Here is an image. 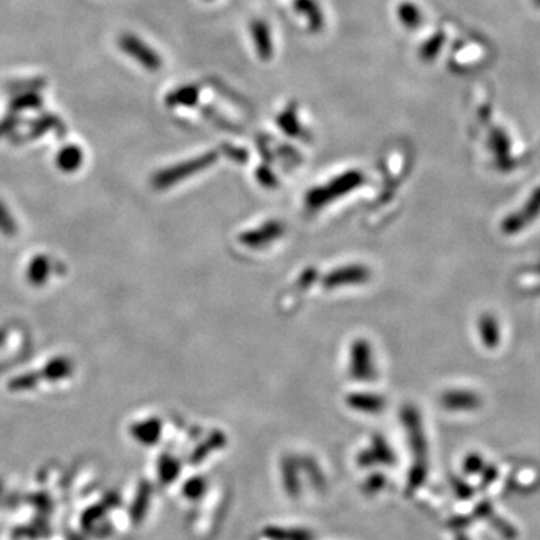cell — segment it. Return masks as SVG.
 Returning <instances> with one entry per match:
<instances>
[{
	"label": "cell",
	"mask_w": 540,
	"mask_h": 540,
	"mask_svg": "<svg viewBox=\"0 0 540 540\" xmlns=\"http://www.w3.org/2000/svg\"><path fill=\"white\" fill-rule=\"evenodd\" d=\"M134 437L144 443V445H152L155 443L159 437V426L156 423H143L134 428Z\"/></svg>",
	"instance_id": "cell-18"
},
{
	"label": "cell",
	"mask_w": 540,
	"mask_h": 540,
	"mask_svg": "<svg viewBox=\"0 0 540 540\" xmlns=\"http://www.w3.org/2000/svg\"><path fill=\"white\" fill-rule=\"evenodd\" d=\"M74 540H78V539H74Z\"/></svg>",
	"instance_id": "cell-28"
},
{
	"label": "cell",
	"mask_w": 540,
	"mask_h": 540,
	"mask_svg": "<svg viewBox=\"0 0 540 540\" xmlns=\"http://www.w3.org/2000/svg\"><path fill=\"white\" fill-rule=\"evenodd\" d=\"M43 98L38 92H23L15 93L11 99V110L12 111H23V110H36L41 108Z\"/></svg>",
	"instance_id": "cell-13"
},
{
	"label": "cell",
	"mask_w": 540,
	"mask_h": 540,
	"mask_svg": "<svg viewBox=\"0 0 540 540\" xmlns=\"http://www.w3.org/2000/svg\"><path fill=\"white\" fill-rule=\"evenodd\" d=\"M443 404L447 407V410L470 411L478 410L482 406V398L471 390H454L445 395Z\"/></svg>",
	"instance_id": "cell-4"
},
{
	"label": "cell",
	"mask_w": 540,
	"mask_h": 540,
	"mask_svg": "<svg viewBox=\"0 0 540 540\" xmlns=\"http://www.w3.org/2000/svg\"><path fill=\"white\" fill-rule=\"evenodd\" d=\"M117 504H119V497L116 494H110L104 500H101L99 503L89 507V509L83 513V518H82L83 527H86V530H91L95 522L98 524L104 518V515L115 509V507H117Z\"/></svg>",
	"instance_id": "cell-8"
},
{
	"label": "cell",
	"mask_w": 540,
	"mask_h": 540,
	"mask_svg": "<svg viewBox=\"0 0 540 540\" xmlns=\"http://www.w3.org/2000/svg\"><path fill=\"white\" fill-rule=\"evenodd\" d=\"M281 474H282V486L285 489V494L290 498H299L302 482H301V469L299 464L293 461L292 458H285L281 464Z\"/></svg>",
	"instance_id": "cell-3"
},
{
	"label": "cell",
	"mask_w": 540,
	"mask_h": 540,
	"mask_svg": "<svg viewBox=\"0 0 540 540\" xmlns=\"http://www.w3.org/2000/svg\"><path fill=\"white\" fill-rule=\"evenodd\" d=\"M540 215V187L533 191V194L526 201L518 212H513L502 222V231L504 235H517L533 222Z\"/></svg>",
	"instance_id": "cell-2"
},
{
	"label": "cell",
	"mask_w": 540,
	"mask_h": 540,
	"mask_svg": "<svg viewBox=\"0 0 540 540\" xmlns=\"http://www.w3.org/2000/svg\"><path fill=\"white\" fill-rule=\"evenodd\" d=\"M479 333L480 340L488 349H495L500 344V326L493 314H483L479 318Z\"/></svg>",
	"instance_id": "cell-10"
},
{
	"label": "cell",
	"mask_w": 540,
	"mask_h": 540,
	"mask_svg": "<svg viewBox=\"0 0 540 540\" xmlns=\"http://www.w3.org/2000/svg\"><path fill=\"white\" fill-rule=\"evenodd\" d=\"M45 82L41 78H32V80H21V82H15L10 87L12 93H23V92H38L44 87Z\"/></svg>",
	"instance_id": "cell-20"
},
{
	"label": "cell",
	"mask_w": 540,
	"mask_h": 540,
	"mask_svg": "<svg viewBox=\"0 0 540 540\" xmlns=\"http://www.w3.org/2000/svg\"><path fill=\"white\" fill-rule=\"evenodd\" d=\"M207 2H212V0H207Z\"/></svg>",
	"instance_id": "cell-27"
},
{
	"label": "cell",
	"mask_w": 540,
	"mask_h": 540,
	"mask_svg": "<svg viewBox=\"0 0 540 540\" xmlns=\"http://www.w3.org/2000/svg\"><path fill=\"white\" fill-rule=\"evenodd\" d=\"M19 124H20V119L17 115H14V113L12 115H8L6 117H3L2 120H0V137L12 132L15 128H17Z\"/></svg>",
	"instance_id": "cell-23"
},
{
	"label": "cell",
	"mask_w": 540,
	"mask_h": 540,
	"mask_svg": "<svg viewBox=\"0 0 540 540\" xmlns=\"http://www.w3.org/2000/svg\"><path fill=\"white\" fill-rule=\"evenodd\" d=\"M152 485L149 482H141L139 489H137L132 504L130 507V518L134 524H141L146 518L152 502Z\"/></svg>",
	"instance_id": "cell-6"
},
{
	"label": "cell",
	"mask_w": 540,
	"mask_h": 540,
	"mask_svg": "<svg viewBox=\"0 0 540 540\" xmlns=\"http://www.w3.org/2000/svg\"><path fill=\"white\" fill-rule=\"evenodd\" d=\"M80 161H82V153H80V150L74 146L63 149L59 153V163L62 167H67V168L75 167Z\"/></svg>",
	"instance_id": "cell-22"
},
{
	"label": "cell",
	"mask_w": 540,
	"mask_h": 540,
	"mask_svg": "<svg viewBox=\"0 0 540 540\" xmlns=\"http://www.w3.org/2000/svg\"><path fill=\"white\" fill-rule=\"evenodd\" d=\"M221 446H222V440H221L220 435H216V437H213L211 441L206 443L204 446L198 447L196 452L192 454L191 464H200L209 455V452H211V450H215V449L221 447Z\"/></svg>",
	"instance_id": "cell-21"
},
{
	"label": "cell",
	"mask_w": 540,
	"mask_h": 540,
	"mask_svg": "<svg viewBox=\"0 0 540 540\" xmlns=\"http://www.w3.org/2000/svg\"><path fill=\"white\" fill-rule=\"evenodd\" d=\"M263 536L268 540H314L312 531L299 527L268 526L263 530Z\"/></svg>",
	"instance_id": "cell-9"
},
{
	"label": "cell",
	"mask_w": 540,
	"mask_h": 540,
	"mask_svg": "<svg viewBox=\"0 0 540 540\" xmlns=\"http://www.w3.org/2000/svg\"><path fill=\"white\" fill-rule=\"evenodd\" d=\"M357 462L360 467H364V469H369V467H374L377 464L390 465L395 462V456L392 450L386 446V443L377 441L373 449L359 455Z\"/></svg>",
	"instance_id": "cell-7"
},
{
	"label": "cell",
	"mask_w": 540,
	"mask_h": 540,
	"mask_svg": "<svg viewBox=\"0 0 540 540\" xmlns=\"http://www.w3.org/2000/svg\"><path fill=\"white\" fill-rule=\"evenodd\" d=\"M302 470L305 474L308 476V479L311 482V485L316 488L317 491H323L326 488V479L323 473L318 469V467L314 464L309 459H303L302 461Z\"/></svg>",
	"instance_id": "cell-17"
},
{
	"label": "cell",
	"mask_w": 540,
	"mask_h": 540,
	"mask_svg": "<svg viewBox=\"0 0 540 540\" xmlns=\"http://www.w3.org/2000/svg\"><path fill=\"white\" fill-rule=\"evenodd\" d=\"M296 11L305 15L306 19H308L309 23V29L312 32H318L321 27H323V14H321L318 5L314 2V0H296Z\"/></svg>",
	"instance_id": "cell-11"
},
{
	"label": "cell",
	"mask_w": 540,
	"mask_h": 540,
	"mask_svg": "<svg viewBox=\"0 0 540 540\" xmlns=\"http://www.w3.org/2000/svg\"><path fill=\"white\" fill-rule=\"evenodd\" d=\"M158 474L164 485H172L180 474V462L172 455H163L158 462Z\"/></svg>",
	"instance_id": "cell-12"
},
{
	"label": "cell",
	"mask_w": 540,
	"mask_h": 540,
	"mask_svg": "<svg viewBox=\"0 0 540 540\" xmlns=\"http://www.w3.org/2000/svg\"><path fill=\"white\" fill-rule=\"evenodd\" d=\"M119 47L125 54L132 58L137 63H140L143 68H146L149 71H158L163 67V59L161 56L152 50L150 45H148L144 41L132 34H124L119 38Z\"/></svg>",
	"instance_id": "cell-1"
},
{
	"label": "cell",
	"mask_w": 540,
	"mask_h": 540,
	"mask_svg": "<svg viewBox=\"0 0 540 540\" xmlns=\"http://www.w3.org/2000/svg\"><path fill=\"white\" fill-rule=\"evenodd\" d=\"M251 35L255 45V51L261 60H269L273 54V44L270 38L269 26L261 20L251 23Z\"/></svg>",
	"instance_id": "cell-5"
},
{
	"label": "cell",
	"mask_w": 540,
	"mask_h": 540,
	"mask_svg": "<svg viewBox=\"0 0 540 540\" xmlns=\"http://www.w3.org/2000/svg\"><path fill=\"white\" fill-rule=\"evenodd\" d=\"M386 483H388V480H386V476H383L381 473H374V474H371L369 478L364 482V486H362V489H364V493L366 495H377L378 493H380V491H383L386 488Z\"/></svg>",
	"instance_id": "cell-19"
},
{
	"label": "cell",
	"mask_w": 540,
	"mask_h": 540,
	"mask_svg": "<svg viewBox=\"0 0 540 540\" xmlns=\"http://www.w3.org/2000/svg\"><path fill=\"white\" fill-rule=\"evenodd\" d=\"M483 467V459L479 455H469L464 461V470L470 474L479 473Z\"/></svg>",
	"instance_id": "cell-24"
},
{
	"label": "cell",
	"mask_w": 540,
	"mask_h": 540,
	"mask_svg": "<svg viewBox=\"0 0 540 540\" xmlns=\"http://www.w3.org/2000/svg\"><path fill=\"white\" fill-rule=\"evenodd\" d=\"M182 491L185 497L188 500H192V502H196V500H200L206 494L207 480L204 478H201V476H194V478H191L183 483Z\"/></svg>",
	"instance_id": "cell-16"
},
{
	"label": "cell",
	"mask_w": 540,
	"mask_h": 540,
	"mask_svg": "<svg viewBox=\"0 0 540 540\" xmlns=\"http://www.w3.org/2000/svg\"><path fill=\"white\" fill-rule=\"evenodd\" d=\"M454 486L456 494L461 497V498H467L471 495V488L467 486V483H464L462 480H454Z\"/></svg>",
	"instance_id": "cell-26"
},
{
	"label": "cell",
	"mask_w": 540,
	"mask_h": 540,
	"mask_svg": "<svg viewBox=\"0 0 540 540\" xmlns=\"http://www.w3.org/2000/svg\"><path fill=\"white\" fill-rule=\"evenodd\" d=\"M197 96H198L197 87L185 86L168 95L167 104H170V106H177V104H180V106H192V104L197 101Z\"/></svg>",
	"instance_id": "cell-15"
},
{
	"label": "cell",
	"mask_w": 540,
	"mask_h": 540,
	"mask_svg": "<svg viewBox=\"0 0 540 540\" xmlns=\"http://www.w3.org/2000/svg\"><path fill=\"white\" fill-rule=\"evenodd\" d=\"M440 43H441V38H434V39H431V41L425 45V48H423V51H422V56L425 59H430V58H432V56H435L437 54V51H438V47H440Z\"/></svg>",
	"instance_id": "cell-25"
},
{
	"label": "cell",
	"mask_w": 540,
	"mask_h": 540,
	"mask_svg": "<svg viewBox=\"0 0 540 540\" xmlns=\"http://www.w3.org/2000/svg\"><path fill=\"white\" fill-rule=\"evenodd\" d=\"M398 17L401 23L408 29H416L421 26L422 23V14L419 11V8L414 3L404 2L398 6Z\"/></svg>",
	"instance_id": "cell-14"
}]
</instances>
